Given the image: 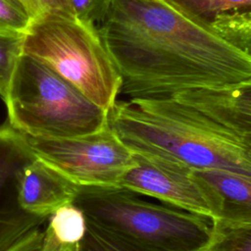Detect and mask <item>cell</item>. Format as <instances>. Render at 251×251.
<instances>
[{
    "label": "cell",
    "instance_id": "1",
    "mask_svg": "<svg viewBox=\"0 0 251 251\" xmlns=\"http://www.w3.org/2000/svg\"><path fill=\"white\" fill-rule=\"evenodd\" d=\"M97 28L128 100L251 79V55L175 0H112Z\"/></svg>",
    "mask_w": 251,
    "mask_h": 251
},
{
    "label": "cell",
    "instance_id": "2",
    "mask_svg": "<svg viewBox=\"0 0 251 251\" xmlns=\"http://www.w3.org/2000/svg\"><path fill=\"white\" fill-rule=\"evenodd\" d=\"M107 124L133 152L251 176V160L242 149L184 115L171 98L117 100Z\"/></svg>",
    "mask_w": 251,
    "mask_h": 251
},
{
    "label": "cell",
    "instance_id": "3",
    "mask_svg": "<svg viewBox=\"0 0 251 251\" xmlns=\"http://www.w3.org/2000/svg\"><path fill=\"white\" fill-rule=\"evenodd\" d=\"M141 196L124 186H78L73 203L88 223L151 249L202 251L210 242L211 218Z\"/></svg>",
    "mask_w": 251,
    "mask_h": 251
},
{
    "label": "cell",
    "instance_id": "4",
    "mask_svg": "<svg viewBox=\"0 0 251 251\" xmlns=\"http://www.w3.org/2000/svg\"><path fill=\"white\" fill-rule=\"evenodd\" d=\"M4 103L7 123L26 135L72 138L107 126V112L74 85L30 56L16 64Z\"/></svg>",
    "mask_w": 251,
    "mask_h": 251
},
{
    "label": "cell",
    "instance_id": "5",
    "mask_svg": "<svg viewBox=\"0 0 251 251\" xmlns=\"http://www.w3.org/2000/svg\"><path fill=\"white\" fill-rule=\"evenodd\" d=\"M22 54L51 69L106 112L121 92V75L97 25L75 16L47 13L32 20L22 37Z\"/></svg>",
    "mask_w": 251,
    "mask_h": 251
},
{
    "label": "cell",
    "instance_id": "6",
    "mask_svg": "<svg viewBox=\"0 0 251 251\" xmlns=\"http://www.w3.org/2000/svg\"><path fill=\"white\" fill-rule=\"evenodd\" d=\"M19 133L34 158L77 186H119L135 164L133 152L108 124L96 132L72 138H40Z\"/></svg>",
    "mask_w": 251,
    "mask_h": 251
},
{
    "label": "cell",
    "instance_id": "7",
    "mask_svg": "<svg viewBox=\"0 0 251 251\" xmlns=\"http://www.w3.org/2000/svg\"><path fill=\"white\" fill-rule=\"evenodd\" d=\"M133 158L134 166L125 174L119 186L213 221L217 219V199L211 188L194 174V169L147 153L133 152Z\"/></svg>",
    "mask_w": 251,
    "mask_h": 251
},
{
    "label": "cell",
    "instance_id": "8",
    "mask_svg": "<svg viewBox=\"0 0 251 251\" xmlns=\"http://www.w3.org/2000/svg\"><path fill=\"white\" fill-rule=\"evenodd\" d=\"M33 156L20 133L7 122L0 126V251H7L24 237L42 226L49 218L23 211L17 200V176Z\"/></svg>",
    "mask_w": 251,
    "mask_h": 251
},
{
    "label": "cell",
    "instance_id": "9",
    "mask_svg": "<svg viewBox=\"0 0 251 251\" xmlns=\"http://www.w3.org/2000/svg\"><path fill=\"white\" fill-rule=\"evenodd\" d=\"M173 99L196 110L218 131L251 135V79L223 88L190 89Z\"/></svg>",
    "mask_w": 251,
    "mask_h": 251
},
{
    "label": "cell",
    "instance_id": "10",
    "mask_svg": "<svg viewBox=\"0 0 251 251\" xmlns=\"http://www.w3.org/2000/svg\"><path fill=\"white\" fill-rule=\"evenodd\" d=\"M77 190V185L34 157L21 168L17 176L19 206L36 217L49 218L61 207L72 204Z\"/></svg>",
    "mask_w": 251,
    "mask_h": 251
},
{
    "label": "cell",
    "instance_id": "11",
    "mask_svg": "<svg viewBox=\"0 0 251 251\" xmlns=\"http://www.w3.org/2000/svg\"><path fill=\"white\" fill-rule=\"evenodd\" d=\"M194 174L213 191L217 199L215 221L225 223L251 222V176L226 170H195Z\"/></svg>",
    "mask_w": 251,
    "mask_h": 251
},
{
    "label": "cell",
    "instance_id": "12",
    "mask_svg": "<svg viewBox=\"0 0 251 251\" xmlns=\"http://www.w3.org/2000/svg\"><path fill=\"white\" fill-rule=\"evenodd\" d=\"M48 227L59 242L77 245L85 235L87 222L83 212L72 203L61 207L49 217Z\"/></svg>",
    "mask_w": 251,
    "mask_h": 251
},
{
    "label": "cell",
    "instance_id": "13",
    "mask_svg": "<svg viewBox=\"0 0 251 251\" xmlns=\"http://www.w3.org/2000/svg\"><path fill=\"white\" fill-rule=\"evenodd\" d=\"M211 25L223 38L251 55V9L218 15Z\"/></svg>",
    "mask_w": 251,
    "mask_h": 251
},
{
    "label": "cell",
    "instance_id": "14",
    "mask_svg": "<svg viewBox=\"0 0 251 251\" xmlns=\"http://www.w3.org/2000/svg\"><path fill=\"white\" fill-rule=\"evenodd\" d=\"M202 251H251V222L214 221L211 240Z\"/></svg>",
    "mask_w": 251,
    "mask_h": 251
},
{
    "label": "cell",
    "instance_id": "15",
    "mask_svg": "<svg viewBox=\"0 0 251 251\" xmlns=\"http://www.w3.org/2000/svg\"><path fill=\"white\" fill-rule=\"evenodd\" d=\"M87 222V221H86ZM76 251H160L123 238L87 222L83 239Z\"/></svg>",
    "mask_w": 251,
    "mask_h": 251
},
{
    "label": "cell",
    "instance_id": "16",
    "mask_svg": "<svg viewBox=\"0 0 251 251\" xmlns=\"http://www.w3.org/2000/svg\"><path fill=\"white\" fill-rule=\"evenodd\" d=\"M23 34L0 32V97L4 100L17 61L22 55Z\"/></svg>",
    "mask_w": 251,
    "mask_h": 251
},
{
    "label": "cell",
    "instance_id": "17",
    "mask_svg": "<svg viewBox=\"0 0 251 251\" xmlns=\"http://www.w3.org/2000/svg\"><path fill=\"white\" fill-rule=\"evenodd\" d=\"M190 12L212 20L214 17L251 9V0H175Z\"/></svg>",
    "mask_w": 251,
    "mask_h": 251
},
{
    "label": "cell",
    "instance_id": "18",
    "mask_svg": "<svg viewBox=\"0 0 251 251\" xmlns=\"http://www.w3.org/2000/svg\"><path fill=\"white\" fill-rule=\"evenodd\" d=\"M78 244L67 245L59 242L49 229L47 222L7 251H76Z\"/></svg>",
    "mask_w": 251,
    "mask_h": 251
},
{
    "label": "cell",
    "instance_id": "19",
    "mask_svg": "<svg viewBox=\"0 0 251 251\" xmlns=\"http://www.w3.org/2000/svg\"><path fill=\"white\" fill-rule=\"evenodd\" d=\"M24 13L30 21L47 13H59L74 16L70 0H7Z\"/></svg>",
    "mask_w": 251,
    "mask_h": 251
},
{
    "label": "cell",
    "instance_id": "20",
    "mask_svg": "<svg viewBox=\"0 0 251 251\" xmlns=\"http://www.w3.org/2000/svg\"><path fill=\"white\" fill-rule=\"evenodd\" d=\"M112 0H70L73 15L78 20L96 25L104 19Z\"/></svg>",
    "mask_w": 251,
    "mask_h": 251
},
{
    "label": "cell",
    "instance_id": "21",
    "mask_svg": "<svg viewBox=\"0 0 251 251\" xmlns=\"http://www.w3.org/2000/svg\"><path fill=\"white\" fill-rule=\"evenodd\" d=\"M30 22L28 17L7 0H0V32L24 34Z\"/></svg>",
    "mask_w": 251,
    "mask_h": 251
},
{
    "label": "cell",
    "instance_id": "22",
    "mask_svg": "<svg viewBox=\"0 0 251 251\" xmlns=\"http://www.w3.org/2000/svg\"><path fill=\"white\" fill-rule=\"evenodd\" d=\"M219 133L223 134L226 138L233 141L240 149H242L245 155L251 160V135H233V134H228L225 132H219Z\"/></svg>",
    "mask_w": 251,
    "mask_h": 251
}]
</instances>
